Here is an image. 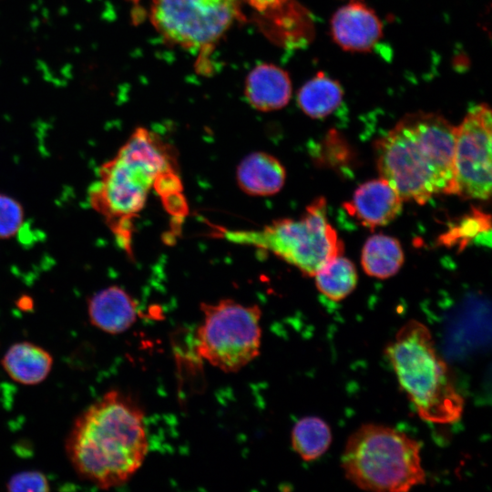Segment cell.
Listing matches in <instances>:
<instances>
[{"mask_svg":"<svg viewBox=\"0 0 492 492\" xmlns=\"http://www.w3.org/2000/svg\"><path fill=\"white\" fill-rule=\"evenodd\" d=\"M384 352L399 384L423 420L452 424L461 418L464 398L424 323L416 320L405 323Z\"/></svg>","mask_w":492,"mask_h":492,"instance_id":"cell-4","label":"cell"},{"mask_svg":"<svg viewBox=\"0 0 492 492\" xmlns=\"http://www.w3.org/2000/svg\"><path fill=\"white\" fill-rule=\"evenodd\" d=\"M404 261L399 241L383 233L369 237L362 249L361 263L364 272L377 279H387L396 274Z\"/></svg>","mask_w":492,"mask_h":492,"instance_id":"cell-16","label":"cell"},{"mask_svg":"<svg viewBox=\"0 0 492 492\" xmlns=\"http://www.w3.org/2000/svg\"><path fill=\"white\" fill-rule=\"evenodd\" d=\"M23 206L14 198L0 193V239L16 235L24 223Z\"/></svg>","mask_w":492,"mask_h":492,"instance_id":"cell-21","label":"cell"},{"mask_svg":"<svg viewBox=\"0 0 492 492\" xmlns=\"http://www.w3.org/2000/svg\"><path fill=\"white\" fill-rule=\"evenodd\" d=\"M245 96L249 103L260 111L282 108L292 96L290 77L275 65H258L246 78Z\"/></svg>","mask_w":492,"mask_h":492,"instance_id":"cell-13","label":"cell"},{"mask_svg":"<svg viewBox=\"0 0 492 492\" xmlns=\"http://www.w3.org/2000/svg\"><path fill=\"white\" fill-rule=\"evenodd\" d=\"M212 230L216 237L230 242L272 252L310 277L343 251L336 231L328 222L323 197L313 200L297 219H279L253 230L217 225Z\"/></svg>","mask_w":492,"mask_h":492,"instance_id":"cell-6","label":"cell"},{"mask_svg":"<svg viewBox=\"0 0 492 492\" xmlns=\"http://www.w3.org/2000/svg\"><path fill=\"white\" fill-rule=\"evenodd\" d=\"M331 33L342 49L368 52L383 36V24L364 0H349L333 15Z\"/></svg>","mask_w":492,"mask_h":492,"instance_id":"cell-10","label":"cell"},{"mask_svg":"<svg viewBox=\"0 0 492 492\" xmlns=\"http://www.w3.org/2000/svg\"><path fill=\"white\" fill-rule=\"evenodd\" d=\"M331 443L329 425L317 416H306L298 420L292 430V448L304 461L321 457Z\"/></svg>","mask_w":492,"mask_h":492,"instance_id":"cell-18","label":"cell"},{"mask_svg":"<svg viewBox=\"0 0 492 492\" xmlns=\"http://www.w3.org/2000/svg\"><path fill=\"white\" fill-rule=\"evenodd\" d=\"M455 126L444 116L405 114L375 142L376 166L403 201L426 203L436 194H456Z\"/></svg>","mask_w":492,"mask_h":492,"instance_id":"cell-3","label":"cell"},{"mask_svg":"<svg viewBox=\"0 0 492 492\" xmlns=\"http://www.w3.org/2000/svg\"><path fill=\"white\" fill-rule=\"evenodd\" d=\"M203 314L195 333L197 354L225 373H236L254 360L261 344V310L232 299L200 303Z\"/></svg>","mask_w":492,"mask_h":492,"instance_id":"cell-7","label":"cell"},{"mask_svg":"<svg viewBox=\"0 0 492 492\" xmlns=\"http://www.w3.org/2000/svg\"><path fill=\"white\" fill-rule=\"evenodd\" d=\"M313 277L318 291L334 302L346 298L357 284L356 268L343 255L329 261Z\"/></svg>","mask_w":492,"mask_h":492,"instance_id":"cell-19","label":"cell"},{"mask_svg":"<svg viewBox=\"0 0 492 492\" xmlns=\"http://www.w3.org/2000/svg\"><path fill=\"white\" fill-rule=\"evenodd\" d=\"M350 215L371 230L393 221L402 211L403 200L384 179L361 184L343 204Z\"/></svg>","mask_w":492,"mask_h":492,"instance_id":"cell-11","label":"cell"},{"mask_svg":"<svg viewBox=\"0 0 492 492\" xmlns=\"http://www.w3.org/2000/svg\"><path fill=\"white\" fill-rule=\"evenodd\" d=\"M491 137V109L484 103L471 108L462 122L455 127L456 195L465 200H489Z\"/></svg>","mask_w":492,"mask_h":492,"instance_id":"cell-9","label":"cell"},{"mask_svg":"<svg viewBox=\"0 0 492 492\" xmlns=\"http://www.w3.org/2000/svg\"><path fill=\"white\" fill-rule=\"evenodd\" d=\"M240 189L251 196H272L284 185L286 170L272 155L256 151L246 156L238 165L236 172Z\"/></svg>","mask_w":492,"mask_h":492,"instance_id":"cell-14","label":"cell"},{"mask_svg":"<svg viewBox=\"0 0 492 492\" xmlns=\"http://www.w3.org/2000/svg\"><path fill=\"white\" fill-rule=\"evenodd\" d=\"M6 487L9 491H48L50 489L46 477L36 470L22 471L12 476Z\"/></svg>","mask_w":492,"mask_h":492,"instance_id":"cell-22","label":"cell"},{"mask_svg":"<svg viewBox=\"0 0 492 492\" xmlns=\"http://www.w3.org/2000/svg\"><path fill=\"white\" fill-rule=\"evenodd\" d=\"M9 377L16 383L34 385L43 382L53 366L52 355L30 342L11 345L1 361Z\"/></svg>","mask_w":492,"mask_h":492,"instance_id":"cell-15","label":"cell"},{"mask_svg":"<svg viewBox=\"0 0 492 492\" xmlns=\"http://www.w3.org/2000/svg\"><path fill=\"white\" fill-rule=\"evenodd\" d=\"M65 447L81 478L101 489L122 486L149 452L144 411L128 395L110 390L77 417Z\"/></svg>","mask_w":492,"mask_h":492,"instance_id":"cell-2","label":"cell"},{"mask_svg":"<svg viewBox=\"0 0 492 492\" xmlns=\"http://www.w3.org/2000/svg\"><path fill=\"white\" fill-rule=\"evenodd\" d=\"M152 190L169 213L184 217L182 185L170 146L149 129L138 128L117 154L99 167L98 179L88 191L91 208L128 255L133 253L135 220Z\"/></svg>","mask_w":492,"mask_h":492,"instance_id":"cell-1","label":"cell"},{"mask_svg":"<svg viewBox=\"0 0 492 492\" xmlns=\"http://www.w3.org/2000/svg\"><path fill=\"white\" fill-rule=\"evenodd\" d=\"M240 17L241 0H153L150 9L166 40L195 50L210 46Z\"/></svg>","mask_w":492,"mask_h":492,"instance_id":"cell-8","label":"cell"},{"mask_svg":"<svg viewBox=\"0 0 492 492\" xmlns=\"http://www.w3.org/2000/svg\"><path fill=\"white\" fill-rule=\"evenodd\" d=\"M87 313L92 325L102 332L118 334L137 321L138 303L126 290L112 285L99 290L88 299Z\"/></svg>","mask_w":492,"mask_h":492,"instance_id":"cell-12","label":"cell"},{"mask_svg":"<svg viewBox=\"0 0 492 492\" xmlns=\"http://www.w3.org/2000/svg\"><path fill=\"white\" fill-rule=\"evenodd\" d=\"M341 85L323 72L307 81L298 93V104L312 118H323L333 112L343 100Z\"/></svg>","mask_w":492,"mask_h":492,"instance_id":"cell-17","label":"cell"},{"mask_svg":"<svg viewBox=\"0 0 492 492\" xmlns=\"http://www.w3.org/2000/svg\"><path fill=\"white\" fill-rule=\"evenodd\" d=\"M421 443L395 428L366 424L347 439L341 466L348 480L371 491L405 492L425 484Z\"/></svg>","mask_w":492,"mask_h":492,"instance_id":"cell-5","label":"cell"},{"mask_svg":"<svg viewBox=\"0 0 492 492\" xmlns=\"http://www.w3.org/2000/svg\"><path fill=\"white\" fill-rule=\"evenodd\" d=\"M490 229V217L479 210H474L441 238L446 244L459 243L461 247L470 239L477 237L486 229Z\"/></svg>","mask_w":492,"mask_h":492,"instance_id":"cell-20","label":"cell"}]
</instances>
